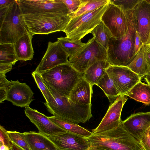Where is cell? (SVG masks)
Segmentation results:
<instances>
[{"label": "cell", "instance_id": "cell-22", "mask_svg": "<svg viewBox=\"0 0 150 150\" xmlns=\"http://www.w3.org/2000/svg\"><path fill=\"white\" fill-rule=\"evenodd\" d=\"M110 65L106 60L98 61L89 67L82 74V77L92 86L96 85Z\"/></svg>", "mask_w": 150, "mask_h": 150}, {"label": "cell", "instance_id": "cell-18", "mask_svg": "<svg viewBox=\"0 0 150 150\" xmlns=\"http://www.w3.org/2000/svg\"><path fill=\"white\" fill-rule=\"evenodd\" d=\"M92 87L82 76L71 91L69 98L79 104L91 105Z\"/></svg>", "mask_w": 150, "mask_h": 150}, {"label": "cell", "instance_id": "cell-38", "mask_svg": "<svg viewBox=\"0 0 150 150\" xmlns=\"http://www.w3.org/2000/svg\"><path fill=\"white\" fill-rule=\"evenodd\" d=\"M12 65L11 64L0 63V74H6L12 69Z\"/></svg>", "mask_w": 150, "mask_h": 150}, {"label": "cell", "instance_id": "cell-32", "mask_svg": "<svg viewBox=\"0 0 150 150\" xmlns=\"http://www.w3.org/2000/svg\"><path fill=\"white\" fill-rule=\"evenodd\" d=\"M111 3L124 10L134 9L139 0H110Z\"/></svg>", "mask_w": 150, "mask_h": 150}, {"label": "cell", "instance_id": "cell-42", "mask_svg": "<svg viewBox=\"0 0 150 150\" xmlns=\"http://www.w3.org/2000/svg\"><path fill=\"white\" fill-rule=\"evenodd\" d=\"M146 82L150 85V73H149L144 78Z\"/></svg>", "mask_w": 150, "mask_h": 150}, {"label": "cell", "instance_id": "cell-31", "mask_svg": "<svg viewBox=\"0 0 150 150\" xmlns=\"http://www.w3.org/2000/svg\"><path fill=\"white\" fill-rule=\"evenodd\" d=\"M11 142L25 150H30L23 133L16 131H7Z\"/></svg>", "mask_w": 150, "mask_h": 150}, {"label": "cell", "instance_id": "cell-29", "mask_svg": "<svg viewBox=\"0 0 150 150\" xmlns=\"http://www.w3.org/2000/svg\"><path fill=\"white\" fill-rule=\"evenodd\" d=\"M57 40L59 42L69 58L75 54L86 44L82 42L81 40H73L66 37L58 38Z\"/></svg>", "mask_w": 150, "mask_h": 150}, {"label": "cell", "instance_id": "cell-21", "mask_svg": "<svg viewBox=\"0 0 150 150\" xmlns=\"http://www.w3.org/2000/svg\"><path fill=\"white\" fill-rule=\"evenodd\" d=\"M141 78L149 72L147 54L145 47L143 45L134 59L127 66Z\"/></svg>", "mask_w": 150, "mask_h": 150}, {"label": "cell", "instance_id": "cell-43", "mask_svg": "<svg viewBox=\"0 0 150 150\" xmlns=\"http://www.w3.org/2000/svg\"><path fill=\"white\" fill-rule=\"evenodd\" d=\"M0 150H9V148L4 144L0 145Z\"/></svg>", "mask_w": 150, "mask_h": 150}, {"label": "cell", "instance_id": "cell-13", "mask_svg": "<svg viewBox=\"0 0 150 150\" xmlns=\"http://www.w3.org/2000/svg\"><path fill=\"white\" fill-rule=\"evenodd\" d=\"M47 137L54 143L57 150H89L86 138L68 132H59Z\"/></svg>", "mask_w": 150, "mask_h": 150}, {"label": "cell", "instance_id": "cell-24", "mask_svg": "<svg viewBox=\"0 0 150 150\" xmlns=\"http://www.w3.org/2000/svg\"><path fill=\"white\" fill-rule=\"evenodd\" d=\"M48 117L54 123L66 131L86 138L89 137L93 134L78 124L65 121L54 115Z\"/></svg>", "mask_w": 150, "mask_h": 150}, {"label": "cell", "instance_id": "cell-4", "mask_svg": "<svg viewBox=\"0 0 150 150\" xmlns=\"http://www.w3.org/2000/svg\"><path fill=\"white\" fill-rule=\"evenodd\" d=\"M136 30V17L124 35L110 39L107 60L110 65L127 67L133 60L136 56L134 49Z\"/></svg>", "mask_w": 150, "mask_h": 150}, {"label": "cell", "instance_id": "cell-1", "mask_svg": "<svg viewBox=\"0 0 150 150\" xmlns=\"http://www.w3.org/2000/svg\"><path fill=\"white\" fill-rule=\"evenodd\" d=\"M22 13L28 31L34 35L63 31L71 19L69 13L44 1Z\"/></svg>", "mask_w": 150, "mask_h": 150}, {"label": "cell", "instance_id": "cell-20", "mask_svg": "<svg viewBox=\"0 0 150 150\" xmlns=\"http://www.w3.org/2000/svg\"><path fill=\"white\" fill-rule=\"evenodd\" d=\"M23 133L30 150H57L54 143L42 134L31 131Z\"/></svg>", "mask_w": 150, "mask_h": 150}, {"label": "cell", "instance_id": "cell-49", "mask_svg": "<svg viewBox=\"0 0 150 150\" xmlns=\"http://www.w3.org/2000/svg\"><path fill=\"white\" fill-rule=\"evenodd\" d=\"M149 45H150V44H149Z\"/></svg>", "mask_w": 150, "mask_h": 150}, {"label": "cell", "instance_id": "cell-8", "mask_svg": "<svg viewBox=\"0 0 150 150\" xmlns=\"http://www.w3.org/2000/svg\"><path fill=\"white\" fill-rule=\"evenodd\" d=\"M136 17L134 9L123 10L112 4L110 0L101 20L110 30L112 37L118 38L126 34Z\"/></svg>", "mask_w": 150, "mask_h": 150}, {"label": "cell", "instance_id": "cell-15", "mask_svg": "<svg viewBox=\"0 0 150 150\" xmlns=\"http://www.w3.org/2000/svg\"><path fill=\"white\" fill-rule=\"evenodd\" d=\"M134 10L137 31L143 45L150 42V4L146 0H139Z\"/></svg>", "mask_w": 150, "mask_h": 150}, {"label": "cell", "instance_id": "cell-6", "mask_svg": "<svg viewBox=\"0 0 150 150\" xmlns=\"http://www.w3.org/2000/svg\"><path fill=\"white\" fill-rule=\"evenodd\" d=\"M40 74L47 85L61 96L68 98L82 76L69 63L58 65Z\"/></svg>", "mask_w": 150, "mask_h": 150}, {"label": "cell", "instance_id": "cell-34", "mask_svg": "<svg viewBox=\"0 0 150 150\" xmlns=\"http://www.w3.org/2000/svg\"><path fill=\"white\" fill-rule=\"evenodd\" d=\"M7 131L3 126H0V145L4 144L9 148H12V142Z\"/></svg>", "mask_w": 150, "mask_h": 150}, {"label": "cell", "instance_id": "cell-2", "mask_svg": "<svg viewBox=\"0 0 150 150\" xmlns=\"http://www.w3.org/2000/svg\"><path fill=\"white\" fill-rule=\"evenodd\" d=\"M86 138L90 145L89 150H141L143 148L121 123L116 128L93 133Z\"/></svg>", "mask_w": 150, "mask_h": 150}, {"label": "cell", "instance_id": "cell-5", "mask_svg": "<svg viewBox=\"0 0 150 150\" xmlns=\"http://www.w3.org/2000/svg\"><path fill=\"white\" fill-rule=\"evenodd\" d=\"M47 85L57 105L55 107L46 102L44 103L50 113L63 120L77 124L84 123L92 117L91 104L82 105L75 103L69 98L61 96L52 88Z\"/></svg>", "mask_w": 150, "mask_h": 150}, {"label": "cell", "instance_id": "cell-33", "mask_svg": "<svg viewBox=\"0 0 150 150\" xmlns=\"http://www.w3.org/2000/svg\"><path fill=\"white\" fill-rule=\"evenodd\" d=\"M68 8L70 15L76 12L82 3L81 0H62Z\"/></svg>", "mask_w": 150, "mask_h": 150}, {"label": "cell", "instance_id": "cell-10", "mask_svg": "<svg viewBox=\"0 0 150 150\" xmlns=\"http://www.w3.org/2000/svg\"><path fill=\"white\" fill-rule=\"evenodd\" d=\"M105 71L120 95H125L141 81V78L127 67L110 65Z\"/></svg>", "mask_w": 150, "mask_h": 150}, {"label": "cell", "instance_id": "cell-14", "mask_svg": "<svg viewBox=\"0 0 150 150\" xmlns=\"http://www.w3.org/2000/svg\"><path fill=\"white\" fill-rule=\"evenodd\" d=\"M34 93L26 83L18 80H11L8 87L6 100L14 105L21 107L29 106L32 101Z\"/></svg>", "mask_w": 150, "mask_h": 150}, {"label": "cell", "instance_id": "cell-30", "mask_svg": "<svg viewBox=\"0 0 150 150\" xmlns=\"http://www.w3.org/2000/svg\"><path fill=\"white\" fill-rule=\"evenodd\" d=\"M32 75L45 98L46 102L51 106H56L57 105L56 100L40 74L35 71L32 72Z\"/></svg>", "mask_w": 150, "mask_h": 150}, {"label": "cell", "instance_id": "cell-19", "mask_svg": "<svg viewBox=\"0 0 150 150\" xmlns=\"http://www.w3.org/2000/svg\"><path fill=\"white\" fill-rule=\"evenodd\" d=\"M33 35L28 31L14 44L18 60L25 61L31 60L33 59L34 51L32 41Z\"/></svg>", "mask_w": 150, "mask_h": 150}, {"label": "cell", "instance_id": "cell-45", "mask_svg": "<svg viewBox=\"0 0 150 150\" xmlns=\"http://www.w3.org/2000/svg\"><path fill=\"white\" fill-rule=\"evenodd\" d=\"M150 4V0H146Z\"/></svg>", "mask_w": 150, "mask_h": 150}, {"label": "cell", "instance_id": "cell-7", "mask_svg": "<svg viewBox=\"0 0 150 150\" xmlns=\"http://www.w3.org/2000/svg\"><path fill=\"white\" fill-rule=\"evenodd\" d=\"M110 3L93 11L71 19L63 31L66 37L73 40H81L90 33L101 21L102 16Z\"/></svg>", "mask_w": 150, "mask_h": 150}, {"label": "cell", "instance_id": "cell-35", "mask_svg": "<svg viewBox=\"0 0 150 150\" xmlns=\"http://www.w3.org/2000/svg\"><path fill=\"white\" fill-rule=\"evenodd\" d=\"M149 129L144 134L139 142L144 150H150V137L149 134Z\"/></svg>", "mask_w": 150, "mask_h": 150}, {"label": "cell", "instance_id": "cell-26", "mask_svg": "<svg viewBox=\"0 0 150 150\" xmlns=\"http://www.w3.org/2000/svg\"><path fill=\"white\" fill-rule=\"evenodd\" d=\"M90 33L93 35L96 42L107 50L109 40L112 35L104 23L101 21Z\"/></svg>", "mask_w": 150, "mask_h": 150}, {"label": "cell", "instance_id": "cell-48", "mask_svg": "<svg viewBox=\"0 0 150 150\" xmlns=\"http://www.w3.org/2000/svg\"></svg>", "mask_w": 150, "mask_h": 150}, {"label": "cell", "instance_id": "cell-40", "mask_svg": "<svg viewBox=\"0 0 150 150\" xmlns=\"http://www.w3.org/2000/svg\"><path fill=\"white\" fill-rule=\"evenodd\" d=\"M144 45L145 47L147 54V60L149 67V72L148 73L149 74L150 73V45Z\"/></svg>", "mask_w": 150, "mask_h": 150}, {"label": "cell", "instance_id": "cell-47", "mask_svg": "<svg viewBox=\"0 0 150 150\" xmlns=\"http://www.w3.org/2000/svg\"><path fill=\"white\" fill-rule=\"evenodd\" d=\"M141 150H144L143 148Z\"/></svg>", "mask_w": 150, "mask_h": 150}, {"label": "cell", "instance_id": "cell-17", "mask_svg": "<svg viewBox=\"0 0 150 150\" xmlns=\"http://www.w3.org/2000/svg\"><path fill=\"white\" fill-rule=\"evenodd\" d=\"M26 115L38 128L39 132L47 136L66 131L52 122L48 117L29 106L25 107Z\"/></svg>", "mask_w": 150, "mask_h": 150}, {"label": "cell", "instance_id": "cell-9", "mask_svg": "<svg viewBox=\"0 0 150 150\" xmlns=\"http://www.w3.org/2000/svg\"><path fill=\"white\" fill-rule=\"evenodd\" d=\"M107 50L93 38L74 55L69 58V63L77 72L83 74L96 62L106 60Z\"/></svg>", "mask_w": 150, "mask_h": 150}, {"label": "cell", "instance_id": "cell-39", "mask_svg": "<svg viewBox=\"0 0 150 150\" xmlns=\"http://www.w3.org/2000/svg\"><path fill=\"white\" fill-rule=\"evenodd\" d=\"M15 0H0V8L8 7Z\"/></svg>", "mask_w": 150, "mask_h": 150}, {"label": "cell", "instance_id": "cell-28", "mask_svg": "<svg viewBox=\"0 0 150 150\" xmlns=\"http://www.w3.org/2000/svg\"><path fill=\"white\" fill-rule=\"evenodd\" d=\"M18 61L14 44H0V63L13 65Z\"/></svg>", "mask_w": 150, "mask_h": 150}, {"label": "cell", "instance_id": "cell-46", "mask_svg": "<svg viewBox=\"0 0 150 150\" xmlns=\"http://www.w3.org/2000/svg\"><path fill=\"white\" fill-rule=\"evenodd\" d=\"M9 150H13L12 148H9Z\"/></svg>", "mask_w": 150, "mask_h": 150}, {"label": "cell", "instance_id": "cell-23", "mask_svg": "<svg viewBox=\"0 0 150 150\" xmlns=\"http://www.w3.org/2000/svg\"><path fill=\"white\" fill-rule=\"evenodd\" d=\"M125 95L146 105H149L150 104V85L141 81Z\"/></svg>", "mask_w": 150, "mask_h": 150}, {"label": "cell", "instance_id": "cell-11", "mask_svg": "<svg viewBox=\"0 0 150 150\" xmlns=\"http://www.w3.org/2000/svg\"><path fill=\"white\" fill-rule=\"evenodd\" d=\"M69 56L57 40L49 42L46 51L35 71L40 74L58 65L68 63Z\"/></svg>", "mask_w": 150, "mask_h": 150}, {"label": "cell", "instance_id": "cell-3", "mask_svg": "<svg viewBox=\"0 0 150 150\" xmlns=\"http://www.w3.org/2000/svg\"><path fill=\"white\" fill-rule=\"evenodd\" d=\"M0 44H14L29 31L17 0L8 7L0 8Z\"/></svg>", "mask_w": 150, "mask_h": 150}, {"label": "cell", "instance_id": "cell-25", "mask_svg": "<svg viewBox=\"0 0 150 150\" xmlns=\"http://www.w3.org/2000/svg\"><path fill=\"white\" fill-rule=\"evenodd\" d=\"M96 85L103 91L110 104L113 102L116 98L120 95L113 82L105 72Z\"/></svg>", "mask_w": 150, "mask_h": 150}, {"label": "cell", "instance_id": "cell-16", "mask_svg": "<svg viewBox=\"0 0 150 150\" xmlns=\"http://www.w3.org/2000/svg\"><path fill=\"white\" fill-rule=\"evenodd\" d=\"M121 124L124 128L139 142L150 127V112L132 114Z\"/></svg>", "mask_w": 150, "mask_h": 150}, {"label": "cell", "instance_id": "cell-41", "mask_svg": "<svg viewBox=\"0 0 150 150\" xmlns=\"http://www.w3.org/2000/svg\"><path fill=\"white\" fill-rule=\"evenodd\" d=\"M12 142V148L13 150H25L22 148L18 146L13 142Z\"/></svg>", "mask_w": 150, "mask_h": 150}, {"label": "cell", "instance_id": "cell-36", "mask_svg": "<svg viewBox=\"0 0 150 150\" xmlns=\"http://www.w3.org/2000/svg\"><path fill=\"white\" fill-rule=\"evenodd\" d=\"M143 44L136 30L134 43V53L136 55Z\"/></svg>", "mask_w": 150, "mask_h": 150}, {"label": "cell", "instance_id": "cell-37", "mask_svg": "<svg viewBox=\"0 0 150 150\" xmlns=\"http://www.w3.org/2000/svg\"><path fill=\"white\" fill-rule=\"evenodd\" d=\"M10 83L6 79V74H0V88L8 89Z\"/></svg>", "mask_w": 150, "mask_h": 150}, {"label": "cell", "instance_id": "cell-12", "mask_svg": "<svg viewBox=\"0 0 150 150\" xmlns=\"http://www.w3.org/2000/svg\"><path fill=\"white\" fill-rule=\"evenodd\" d=\"M127 96L120 95L110 104L106 114L93 133L109 130L118 127L121 123V115L123 107L128 99Z\"/></svg>", "mask_w": 150, "mask_h": 150}, {"label": "cell", "instance_id": "cell-44", "mask_svg": "<svg viewBox=\"0 0 150 150\" xmlns=\"http://www.w3.org/2000/svg\"><path fill=\"white\" fill-rule=\"evenodd\" d=\"M149 137H150V127L149 128Z\"/></svg>", "mask_w": 150, "mask_h": 150}, {"label": "cell", "instance_id": "cell-27", "mask_svg": "<svg viewBox=\"0 0 150 150\" xmlns=\"http://www.w3.org/2000/svg\"><path fill=\"white\" fill-rule=\"evenodd\" d=\"M81 4L79 9L70 15L71 19L95 10L108 3L110 0H81Z\"/></svg>", "mask_w": 150, "mask_h": 150}]
</instances>
